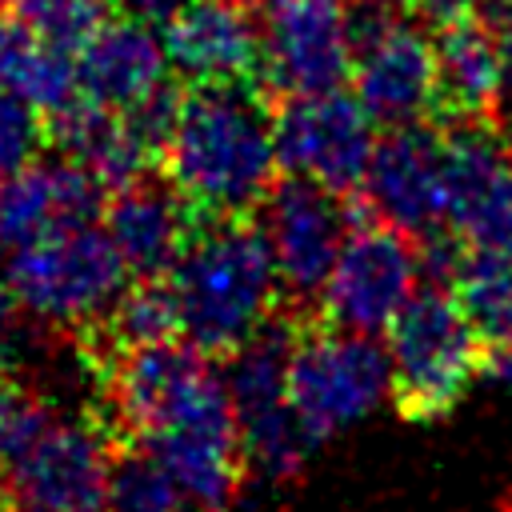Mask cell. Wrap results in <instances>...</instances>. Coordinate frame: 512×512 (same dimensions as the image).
Listing matches in <instances>:
<instances>
[{"mask_svg": "<svg viewBox=\"0 0 512 512\" xmlns=\"http://www.w3.org/2000/svg\"><path fill=\"white\" fill-rule=\"evenodd\" d=\"M116 408L196 512H224L232 504L244 472L236 412L200 348L188 340L124 348Z\"/></svg>", "mask_w": 512, "mask_h": 512, "instance_id": "obj_1", "label": "cell"}, {"mask_svg": "<svg viewBox=\"0 0 512 512\" xmlns=\"http://www.w3.org/2000/svg\"><path fill=\"white\" fill-rule=\"evenodd\" d=\"M160 160L196 216L236 220L260 208L280 172L260 84H188Z\"/></svg>", "mask_w": 512, "mask_h": 512, "instance_id": "obj_2", "label": "cell"}, {"mask_svg": "<svg viewBox=\"0 0 512 512\" xmlns=\"http://www.w3.org/2000/svg\"><path fill=\"white\" fill-rule=\"evenodd\" d=\"M112 452L52 400L0 384V496L12 512H104Z\"/></svg>", "mask_w": 512, "mask_h": 512, "instance_id": "obj_3", "label": "cell"}, {"mask_svg": "<svg viewBox=\"0 0 512 512\" xmlns=\"http://www.w3.org/2000/svg\"><path fill=\"white\" fill-rule=\"evenodd\" d=\"M168 284L180 312V336L204 356H228L240 348L272 320L280 292L268 240L260 224L244 216L196 224Z\"/></svg>", "mask_w": 512, "mask_h": 512, "instance_id": "obj_4", "label": "cell"}, {"mask_svg": "<svg viewBox=\"0 0 512 512\" xmlns=\"http://www.w3.org/2000/svg\"><path fill=\"white\" fill-rule=\"evenodd\" d=\"M128 276V264L96 220L60 228L8 256V280L20 312L48 328L104 324L124 296Z\"/></svg>", "mask_w": 512, "mask_h": 512, "instance_id": "obj_5", "label": "cell"}, {"mask_svg": "<svg viewBox=\"0 0 512 512\" xmlns=\"http://www.w3.org/2000/svg\"><path fill=\"white\" fill-rule=\"evenodd\" d=\"M448 288H420L388 328L392 396L416 420L448 412L472 384L480 348Z\"/></svg>", "mask_w": 512, "mask_h": 512, "instance_id": "obj_6", "label": "cell"}, {"mask_svg": "<svg viewBox=\"0 0 512 512\" xmlns=\"http://www.w3.org/2000/svg\"><path fill=\"white\" fill-rule=\"evenodd\" d=\"M388 396L392 364L376 336L344 328L296 336L288 360V404L316 444L368 420Z\"/></svg>", "mask_w": 512, "mask_h": 512, "instance_id": "obj_7", "label": "cell"}, {"mask_svg": "<svg viewBox=\"0 0 512 512\" xmlns=\"http://www.w3.org/2000/svg\"><path fill=\"white\" fill-rule=\"evenodd\" d=\"M352 96L376 124L408 128L440 112L436 40L420 16L364 8L352 20Z\"/></svg>", "mask_w": 512, "mask_h": 512, "instance_id": "obj_8", "label": "cell"}, {"mask_svg": "<svg viewBox=\"0 0 512 512\" xmlns=\"http://www.w3.org/2000/svg\"><path fill=\"white\" fill-rule=\"evenodd\" d=\"M276 160L288 176L312 180L336 196L360 188L372 148H376V120L364 104L340 88L284 96L272 112Z\"/></svg>", "mask_w": 512, "mask_h": 512, "instance_id": "obj_9", "label": "cell"}, {"mask_svg": "<svg viewBox=\"0 0 512 512\" xmlns=\"http://www.w3.org/2000/svg\"><path fill=\"white\" fill-rule=\"evenodd\" d=\"M420 256L412 236L388 224H352L336 268L320 288V308L332 328L380 336L420 292Z\"/></svg>", "mask_w": 512, "mask_h": 512, "instance_id": "obj_10", "label": "cell"}, {"mask_svg": "<svg viewBox=\"0 0 512 512\" xmlns=\"http://www.w3.org/2000/svg\"><path fill=\"white\" fill-rule=\"evenodd\" d=\"M444 228L472 252H512V140L488 120L444 140Z\"/></svg>", "mask_w": 512, "mask_h": 512, "instance_id": "obj_11", "label": "cell"}, {"mask_svg": "<svg viewBox=\"0 0 512 512\" xmlns=\"http://www.w3.org/2000/svg\"><path fill=\"white\" fill-rule=\"evenodd\" d=\"M256 224L268 240L280 288L292 300H320V288L336 268V256L356 220L336 192L288 176L272 184Z\"/></svg>", "mask_w": 512, "mask_h": 512, "instance_id": "obj_12", "label": "cell"}, {"mask_svg": "<svg viewBox=\"0 0 512 512\" xmlns=\"http://www.w3.org/2000/svg\"><path fill=\"white\" fill-rule=\"evenodd\" d=\"M352 72V16L336 0H272L264 16V68L280 96L332 92Z\"/></svg>", "mask_w": 512, "mask_h": 512, "instance_id": "obj_13", "label": "cell"}, {"mask_svg": "<svg viewBox=\"0 0 512 512\" xmlns=\"http://www.w3.org/2000/svg\"><path fill=\"white\" fill-rule=\"evenodd\" d=\"M160 40L168 68L188 84H260L264 20L252 0H184Z\"/></svg>", "mask_w": 512, "mask_h": 512, "instance_id": "obj_14", "label": "cell"}, {"mask_svg": "<svg viewBox=\"0 0 512 512\" xmlns=\"http://www.w3.org/2000/svg\"><path fill=\"white\" fill-rule=\"evenodd\" d=\"M360 188L376 224H388L404 236L440 232L444 228V140L428 124L388 128V136H380L372 148Z\"/></svg>", "mask_w": 512, "mask_h": 512, "instance_id": "obj_15", "label": "cell"}, {"mask_svg": "<svg viewBox=\"0 0 512 512\" xmlns=\"http://www.w3.org/2000/svg\"><path fill=\"white\" fill-rule=\"evenodd\" d=\"M108 192L76 160H32L0 180V252H20L60 228L88 224Z\"/></svg>", "mask_w": 512, "mask_h": 512, "instance_id": "obj_16", "label": "cell"}, {"mask_svg": "<svg viewBox=\"0 0 512 512\" xmlns=\"http://www.w3.org/2000/svg\"><path fill=\"white\" fill-rule=\"evenodd\" d=\"M168 52L160 28L136 16H108L80 48H76V80L80 96L108 108L128 112L152 92L168 84Z\"/></svg>", "mask_w": 512, "mask_h": 512, "instance_id": "obj_17", "label": "cell"}, {"mask_svg": "<svg viewBox=\"0 0 512 512\" xmlns=\"http://www.w3.org/2000/svg\"><path fill=\"white\" fill-rule=\"evenodd\" d=\"M196 224L200 216L168 180L140 176L108 192L104 200V232L116 244L128 272L140 280L168 276L180 252L188 248Z\"/></svg>", "mask_w": 512, "mask_h": 512, "instance_id": "obj_18", "label": "cell"}, {"mask_svg": "<svg viewBox=\"0 0 512 512\" xmlns=\"http://www.w3.org/2000/svg\"><path fill=\"white\" fill-rule=\"evenodd\" d=\"M436 84L440 112H448L456 124L488 120L492 112H500L504 56L496 32L480 16L444 24V32L436 36Z\"/></svg>", "mask_w": 512, "mask_h": 512, "instance_id": "obj_19", "label": "cell"}, {"mask_svg": "<svg viewBox=\"0 0 512 512\" xmlns=\"http://www.w3.org/2000/svg\"><path fill=\"white\" fill-rule=\"evenodd\" d=\"M48 124H52V140H56L60 156H68L84 172H92V180L104 192H116V188L140 180L152 160V152L136 140V132L128 128V120L120 112H108L84 96H76L68 108L48 116Z\"/></svg>", "mask_w": 512, "mask_h": 512, "instance_id": "obj_20", "label": "cell"}, {"mask_svg": "<svg viewBox=\"0 0 512 512\" xmlns=\"http://www.w3.org/2000/svg\"><path fill=\"white\" fill-rule=\"evenodd\" d=\"M0 88L16 92L40 116H56L80 96L76 52L52 44L20 12H0Z\"/></svg>", "mask_w": 512, "mask_h": 512, "instance_id": "obj_21", "label": "cell"}, {"mask_svg": "<svg viewBox=\"0 0 512 512\" xmlns=\"http://www.w3.org/2000/svg\"><path fill=\"white\" fill-rule=\"evenodd\" d=\"M296 348V328L288 320L260 324L240 348L224 356V392L232 400L236 420L268 412L288 400V360Z\"/></svg>", "mask_w": 512, "mask_h": 512, "instance_id": "obj_22", "label": "cell"}, {"mask_svg": "<svg viewBox=\"0 0 512 512\" xmlns=\"http://www.w3.org/2000/svg\"><path fill=\"white\" fill-rule=\"evenodd\" d=\"M472 324L476 340L512 344V252H464V264L448 288Z\"/></svg>", "mask_w": 512, "mask_h": 512, "instance_id": "obj_23", "label": "cell"}, {"mask_svg": "<svg viewBox=\"0 0 512 512\" xmlns=\"http://www.w3.org/2000/svg\"><path fill=\"white\" fill-rule=\"evenodd\" d=\"M104 324L112 328V336H116L124 348L176 340V336H180V312H176L172 284H168L164 276L128 284Z\"/></svg>", "mask_w": 512, "mask_h": 512, "instance_id": "obj_24", "label": "cell"}, {"mask_svg": "<svg viewBox=\"0 0 512 512\" xmlns=\"http://www.w3.org/2000/svg\"><path fill=\"white\" fill-rule=\"evenodd\" d=\"M104 512H196L176 480L140 448L112 460Z\"/></svg>", "mask_w": 512, "mask_h": 512, "instance_id": "obj_25", "label": "cell"}, {"mask_svg": "<svg viewBox=\"0 0 512 512\" xmlns=\"http://www.w3.org/2000/svg\"><path fill=\"white\" fill-rule=\"evenodd\" d=\"M24 20H32L52 44L76 52L108 20V0H40Z\"/></svg>", "mask_w": 512, "mask_h": 512, "instance_id": "obj_26", "label": "cell"}, {"mask_svg": "<svg viewBox=\"0 0 512 512\" xmlns=\"http://www.w3.org/2000/svg\"><path fill=\"white\" fill-rule=\"evenodd\" d=\"M40 136H44L40 112L24 104L16 92L0 88V180H8L12 172L36 160Z\"/></svg>", "mask_w": 512, "mask_h": 512, "instance_id": "obj_27", "label": "cell"}, {"mask_svg": "<svg viewBox=\"0 0 512 512\" xmlns=\"http://www.w3.org/2000/svg\"><path fill=\"white\" fill-rule=\"evenodd\" d=\"M20 360V304L8 280V260L0 256V380Z\"/></svg>", "mask_w": 512, "mask_h": 512, "instance_id": "obj_28", "label": "cell"}, {"mask_svg": "<svg viewBox=\"0 0 512 512\" xmlns=\"http://www.w3.org/2000/svg\"><path fill=\"white\" fill-rule=\"evenodd\" d=\"M412 8V16L428 20V24H456L480 12L484 0H404Z\"/></svg>", "mask_w": 512, "mask_h": 512, "instance_id": "obj_29", "label": "cell"}, {"mask_svg": "<svg viewBox=\"0 0 512 512\" xmlns=\"http://www.w3.org/2000/svg\"><path fill=\"white\" fill-rule=\"evenodd\" d=\"M476 376H484L488 384H500V388H512V344H492L480 364H476Z\"/></svg>", "mask_w": 512, "mask_h": 512, "instance_id": "obj_30", "label": "cell"}, {"mask_svg": "<svg viewBox=\"0 0 512 512\" xmlns=\"http://www.w3.org/2000/svg\"><path fill=\"white\" fill-rule=\"evenodd\" d=\"M112 8H120L124 16H136V20H148V24H164L184 0H108Z\"/></svg>", "mask_w": 512, "mask_h": 512, "instance_id": "obj_31", "label": "cell"}, {"mask_svg": "<svg viewBox=\"0 0 512 512\" xmlns=\"http://www.w3.org/2000/svg\"><path fill=\"white\" fill-rule=\"evenodd\" d=\"M36 4H40V0H0V8H8V12H20V16H28Z\"/></svg>", "mask_w": 512, "mask_h": 512, "instance_id": "obj_32", "label": "cell"}, {"mask_svg": "<svg viewBox=\"0 0 512 512\" xmlns=\"http://www.w3.org/2000/svg\"><path fill=\"white\" fill-rule=\"evenodd\" d=\"M336 4H352V8H388V0H336Z\"/></svg>", "mask_w": 512, "mask_h": 512, "instance_id": "obj_33", "label": "cell"}]
</instances>
